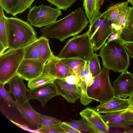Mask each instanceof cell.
Wrapping results in <instances>:
<instances>
[{"label":"cell","instance_id":"cell-1","mask_svg":"<svg viewBox=\"0 0 133 133\" xmlns=\"http://www.w3.org/2000/svg\"><path fill=\"white\" fill-rule=\"evenodd\" d=\"M89 22L83 9L79 7L64 18L41 29V36L63 42L81 32Z\"/></svg>","mask_w":133,"mask_h":133},{"label":"cell","instance_id":"cell-2","mask_svg":"<svg viewBox=\"0 0 133 133\" xmlns=\"http://www.w3.org/2000/svg\"><path fill=\"white\" fill-rule=\"evenodd\" d=\"M125 44L119 38L105 42L100 48L98 55L102 58L103 67L117 72L128 71L129 57Z\"/></svg>","mask_w":133,"mask_h":133},{"label":"cell","instance_id":"cell-3","mask_svg":"<svg viewBox=\"0 0 133 133\" xmlns=\"http://www.w3.org/2000/svg\"><path fill=\"white\" fill-rule=\"evenodd\" d=\"M8 48H25L37 40L36 32L28 22L16 17H7Z\"/></svg>","mask_w":133,"mask_h":133},{"label":"cell","instance_id":"cell-4","mask_svg":"<svg viewBox=\"0 0 133 133\" xmlns=\"http://www.w3.org/2000/svg\"><path fill=\"white\" fill-rule=\"evenodd\" d=\"M94 50L88 31L69 40L57 57L61 59L78 58L88 62L93 56Z\"/></svg>","mask_w":133,"mask_h":133},{"label":"cell","instance_id":"cell-5","mask_svg":"<svg viewBox=\"0 0 133 133\" xmlns=\"http://www.w3.org/2000/svg\"><path fill=\"white\" fill-rule=\"evenodd\" d=\"M110 69L103 67L100 73L94 77L92 84L88 87V97L103 104L111 100L115 96L110 80Z\"/></svg>","mask_w":133,"mask_h":133},{"label":"cell","instance_id":"cell-6","mask_svg":"<svg viewBox=\"0 0 133 133\" xmlns=\"http://www.w3.org/2000/svg\"><path fill=\"white\" fill-rule=\"evenodd\" d=\"M25 48L9 49L0 55V83L4 85L17 75L24 59Z\"/></svg>","mask_w":133,"mask_h":133},{"label":"cell","instance_id":"cell-7","mask_svg":"<svg viewBox=\"0 0 133 133\" xmlns=\"http://www.w3.org/2000/svg\"><path fill=\"white\" fill-rule=\"evenodd\" d=\"M88 31L96 51L101 48L110 35L116 33L115 24L105 17L103 13L92 25L89 26Z\"/></svg>","mask_w":133,"mask_h":133},{"label":"cell","instance_id":"cell-8","mask_svg":"<svg viewBox=\"0 0 133 133\" xmlns=\"http://www.w3.org/2000/svg\"><path fill=\"white\" fill-rule=\"evenodd\" d=\"M62 14V11L57 8L42 4L35 5L29 10L27 19L32 25L41 28L55 22Z\"/></svg>","mask_w":133,"mask_h":133},{"label":"cell","instance_id":"cell-9","mask_svg":"<svg viewBox=\"0 0 133 133\" xmlns=\"http://www.w3.org/2000/svg\"><path fill=\"white\" fill-rule=\"evenodd\" d=\"M46 63L39 59H23L17 70V75L29 82L44 72Z\"/></svg>","mask_w":133,"mask_h":133},{"label":"cell","instance_id":"cell-10","mask_svg":"<svg viewBox=\"0 0 133 133\" xmlns=\"http://www.w3.org/2000/svg\"><path fill=\"white\" fill-rule=\"evenodd\" d=\"M115 96L126 99L133 94V74L128 71L121 74L113 83Z\"/></svg>","mask_w":133,"mask_h":133},{"label":"cell","instance_id":"cell-11","mask_svg":"<svg viewBox=\"0 0 133 133\" xmlns=\"http://www.w3.org/2000/svg\"><path fill=\"white\" fill-rule=\"evenodd\" d=\"M59 94L69 103H74L80 98L81 91L78 85L67 82L64 79L56 78L53 83Z\"/></svg>","mask_w":133,"mask_h":133},{"label":"cell","instance_id":"cell-12","mask_svg":"<svg viewBox=\"0 0 133 133\" xmlns=\"http://www.w3.org/2000/svg\"><path fill=\"white\" fill-rule=\"evenodd\" d=\"M27 99L29 101L33 99L38 101L42 106L44 107L46 103L51 99L59 95L53 83L32 89L28 90Z\"/></svg>","mask_w":133,"mask_h":133},{"label":"cell","instance_id":"cell-13","mask_svg":"<svg viewBox=\"0 0 133 133\" xmlns=\"http://www.w3.org/2000/svg\"><path fill=\"white\" fill-rule=\"evenodd\" d=\"M82 117L85 118L95 133H108L110 128L99 114L92 108L87 107L79 112Z\"/></svg>","mask_w":133,"mask_h":133},{"label":"cell","instance_id":"cell-14","mask_svg":"<svg viewBox=\"0 0 133 133\" xmlns=\"http://www.w3.org/2000/svg\"><path fill=\"white\" fill-rule=\"evenodd\" d=\"M130 105L128 98L115 96L110 101L100 104L94 109L99 114H107L127 110Z\"/></svg>","mask_w":133,"mask_h":133},{"label":"cell","instance_id":"cell-15","mask_svg":"<svg viewBox=\"0 0 133 133\" xmlns=\"http://www.w3.org/2000/svg\"><path fill=\"white\" fill-rule=\"evenodd\" d=\"M35 0H0V6L8 14L15 16L30 8Z\"/></svg>","mask_w":133,"mask_h":133},{"label":"cell","instance_id":"cell-16","mask_svg":"<svg viewBox=\"0 0 133 133\" xmlns=\"http://www.w3.org/2000/svg\"><path fill=\"white\" fill-rule=\"evenodd\" d=\"M23 79L20 77L16 75L12 78L7 83L9 86V92L13 95L16 101L21 104L28 101L26 92L28 89Z\"/></svg>","mask_w":133,"mask_h":133},{"label":"cell","instance_id":"cell-17","mask_svg":"<svg viewBox=\"0 0 133 133\" xmlns=\"http://www.w3.org/2000/svg\"><path fill=\"white\" fill-rule=\"evenodd\" d=\"M44 72L58 78L64 79L70 75L61 59L55 56L46 63Z\"/></svg>","mask_w":133,"mask_h":133},{"label":"cell","instance_id":"cell-18","mask_svg":"<svg viewBox=\"0 0 133 133\" xmlns=\"http://www.w3.org/2000/svg\"><path fill=\"white\" fill-rule=\"evenodd\" d=\"M128 109L101 115L104 122L110 128L124 129L133 125V121L126 120L125 115Z\"/></svg>","mask_w":133,"mask_h":133},{"label":"cell","instance_id":"cell-19","mask_svg":"<svg viewBox=\"0 0 133 133\" xmlns=\"http://www.w3.org/2000/svg\"><path fill=\"white\" fill-rule=\"evenodd\" d=\"M15 104L16 108L19 111L21 117L29 124L34 126L42 125L39 113L33 109L28 101L23 104L15 101Z\"/></svg>","mask_w":133,"mask_h":133},{"label":"cell","instance_id":"cell-20","mask_svg":"<svg viewBox=\"0 0 133 133\" xmlns=\"http://www.w3.org/2000/svg\"><path fill=\"white\" fill-rule=\"evenodd\" d=\"M104 0H83V7L91 26L100 17V9Z\"/></svg>","mask_w":133,"mask_h":133},{"label":"cell","instance_id":"cell-21","mask_svg":"<svg viewBox=\"0 0 133 133\" xmlns=\"http://www.w3.org/2000/svg\"><path fill=\"white\" fill-rule=\"evenodd\" d=\"M129 3L127 1L116 4L112 3L103 14L105 17L111 21L116 25L120 15L128 6Z\"/></svg>","mask_w":133,"mask_h":133},{"label":"cell","instance_id":"cell-22","mask_svg":"<svg viewBox=\"0 0 133 133\" xmlns=\"http://www.w3.org/2000/svg\"><path fill=\"white\" fill-rule=\"evenodd\" d=\"M119 38L125 44L133 42V7L119 35Z\"/></svg>","mask_w":133,"mask_h":133},{"label":"cell","instance_id":"cell-23","mask_svg":"<svg viewBox=\"0 0 133 133\" xmlns=\"http://www.w3.org/2000/svg\"><path fill=\"white\" fill-rule=\"evenodd\" d=\"M61 60L68 70L70 75L77 76L80 70L86 62L83 59L76 58L63 59Z\"/></svg>","mask_w":133,"mask_h":133},{"label":"cell","instance_id":"cell-24","mask_svg":"<svg viewBox=\"0 0 133 133\" xmlns=\"http://www.w3.org/2000/svg\"><path fill=\"white\" fill-rule=\"evenodd\" d=\"M56 78L44 72L39 76L28 82V87L30 89H33L53 83Z\"/></svg>","mask_w":133,"mask_h":133},{"label":"cell","instance_id":"cell-25","mask_svg":"<svg viewBox=\"0 0 133 133\" xmlns=\"http://www.w3.org/2000/svg\"><path fill=\"white\" fill-rule=\"evenodd\" d=\"M4 10L0 6V43L6 49L8 48L7 17L4 15Z\"/></svg>","mask_w":133,"mask_h":133},{"label":"cell","instance_id":"cell-26","mask_svg":"<svg viewBox=\"0 0 133 133\" xmlns=\"http://www.w3.org/2000/svg\"><path fill=\"white\" fill-rule=\"evenodd\" d=\"M39 39L40 47V55L39 59L47 62L54 55L50 48L49 40L48 38L41 36Z\"/></svg>","mask_w":133,"mask_h":133},{"label":"cell","instance_id":"cell-27","mask_svg":"<svg viewBox=\"0 0 133 133\" xmlns=\"http://www.w3.org/2000/svg\"><path fill=\"white\" fill-rule=\"evenodd\" d=\"M63 122L73 127L79 131L80 133H95L89 125L87 121L83 117H82L81 119L79 120L71 119L69 122Z\"/></svg>","mask_w":133,"mask_h":133},{"label":"cell","instance_id":"cell-28","mask_svg":"<svg viewBox=\"0 0 133 133\" xmlns=\"http://www.w3.org/2000/svg\"><path fill=\"white\" fill-rule=\"evenodd\" d=\"M40 55L39 43V38L25 48L23 59H37Z\"/></svg>","mask_w":133,"mask_h":133},{"label":"cell","instance_id":"cell-29","mask_svg":"<svg viewBox=\"0 0 133 133\" xmlns=\"http://www.w3.org/2000/svg\"><path fill=\"white\" fill-rule=\"evenodd\" d=\"M132 7L127 6L120 15L116 25L117 33L119 35L122 28L125 25L131 10Z\"/></svg>","mask_w":133,"mask_h":133},{"label":"cell","instance_id":"cell-30","mask_svg":"<svg viewBox=\"0 0 133 133\" xmlns=\"http://www.w3.org/2000/svg\"><path fill=\"white\" fill-rule=\"evenodd\" d=\"M99 55L94 53L93 56L88 62L89 65V71L94 77L99 74L101 68L100 66L98 58Z\"/></svg>","mask_w":133,"mask_h":133},{"label":"cell","instance_id":"cell-31","mask_svg":"<svg viewBox=\"0 0 133 133\" xmlns=\"http://www.w3.org/2000/svg\"><path fill=\"white\" fill-rule=\"evenodd\" d=\"M4 85L0 83V97L4 102L10 107L16 108L15 101L12 98L10 93L5 89Z\"/></svg>","mask_w":133,"mask_h":133},{"label":"cell","instance_id":"cell-32","mask_svg":"<svg viewBox=\"0 0 133 133\" xmlns=\"http://www.w3.org/2000/svg\"><path fill=\"white\" fill-rule=\"evenodd\" d=\"M39 115L42 121V125L41 126L42 127H50L60 125L62 122L61 120L39 113Z\"/></svg>","mask_w":133,"mask_h":133},{"label":"cell","instance_id":"cell-33","mask_svg":"<svg viewBox=\"0 0 133 133\" xmlns=\"http://www.w3.org/2000/svg\"><path fill=\"white\" fill-rule=\"evenodd\" d=\"M58 9L66 11L77 0H46Z\"/></svg>","mask_w":133,"mask_h":133},{"label":"cell","instance_id":"cell-34","mask_svg":"<svg viewBox=\"0 0 133 133\" xmlns=\"http://www.w3.org/2000/svg\"><path fill=\"white\" fill-rule=\"evenodd\" d=\"M36 130L38 132L42 133H65L60 125L47 127L40 126Z\"/></svg>","mask_w":133,"mask_h":133},{"label":"cell","instance_id":"cell-35","mask_svg":"<svg viewBox=\"0 0 133 133\" xmlns=\"http://www.w3.org/2000/svg\"><path fill=\"white\" fill-rule=\"evenodd\" d=\"M68 83L72 84L78 85L79 78L77 76L72 75L66 77L64 79Z\"/></svg>","mask_w":133,"mask_h":133},{"label":"cell","instance_id":"cell-36","mask_svg":"<svg viewBox=\"0 0 133 133\" xmlns=\"http://www.w3.org/2000/svg\"><path fill=\"white\" fill-rule=\"evenodd\" d=\"M60 126L64 131L65 133H80L79 131L63 122H62Z\"/></svg>","mask_w":133,"mask_h":133},{"label":"cell","instance_id":"cell-37","mask_svg":"<svg viewBox=\"0 0 133 133\" xmlns=\"http://www.w3.org/2000/svg\"><path fill=\"white\" fill-rule=\"evenodd\" d=\"M89 72V63L88 62H86L84 66L80 70L78 76L79 78H82Z\"/></svg>","mask_w":133,"mask_h":133},{"label":"cell","instance_id":"cell-38","mask_svg":"<svg viewBox=\"0 0 133 133\" xmlns=\"http://www.w3.org/2000/svg\"><path fill=\"white\" fill-rule=\"evenodd\" d=\"M125 47L129 54V57L133 58V42L125 43Z\"/></svg>","mask_w":133,"mask_h":133},{"label":"cell","instance_id":"cell-39","mask_svg":"<svg viewBox=\"0 0 133 133\" xmlns=\"http://www.w3.org/2000/svg\"><path fill=\"white\" fill-rule=\"evenodd\" d=\"M84 79L88 87L90 86L93 83L94 77L91 73L89 72L85 76Z\"/></svg>","mask_w":133,"mask_h":133},{"label":"cell","instance_id":"cell-40","mask_svg":"<svg viewBox=\"0 0 133 133\" xmlns=\"http://www.w3.org/2000/svg\"><path fill=\"white\" fill-rule=\"evenodd\" d=\"M125 117L126 120L133 121V112H130L128 110L125 113Z\"/></svg>","mask_w":133,"mask_h":133},{"label":"cell","instance_id":"cell-41","mask_svg":"<svg viewBox=\"0 0 133 133\" xmlns=\"http://www.w3.org/2000/svg\"><path fill=\"white\" fill-rule=\"evenodd\" d=\"M119 34L116 33L112 34L108 37L107 39L108 40H114L117 39L118 38Z\"/></svg>","mask_w":133,"mask_h":133},{"label":"cell","instance_id":"cell-42","mask_svg":"<svg viewBox=\"0 0 133 133\" xmlns=\"http://www.w3.org/2000/svg\"><path fill=\"white\" fill-rule=\"evenodd\" d=\"M125 131L124 133H133V129L130 127L126 128L124 129Z\"/></svg>","mask_w":133,"mask_h":133},{"label":"cell","instance_id":"cell-43","mask_svg":"<svg viewBox=\"0 0 133 133\" xmlns=\"http://www.w3.org/2000/svg\"><path fill=\"white\" fill-rule=\"evenodd\" d=\"M6 49L4 46L0 43V55L3 53L4 52Z\"/></svg>","mask_w":133,"mask_h":133},{"label":"cell","instance_id":"cell-44","mask_svg":"<svg viewBox=\"0 0 133 133\" xmlns=\"http://www.w3.org/2000/svg\"><path fill=\"white\" fill-rule=\"evenodd\" d=\"M130 105H133V94L128 98Z\"/></svg>","mask_w":133,"mask_h":133},{"label":"cell","instance_id":"cell-45","mask_svg":"<svg viewBox=\"0 0 133 133\" xmlns=\"http://www.w3.org/2000/svg\"><path fill=\"white\" fill-rule=\"evenodd\" d=\"M128 111L133 112V105H130L128 109Z\"/></svg>","mask_w":133,"mask_h":133},{"label":"cell","instance_id":"cell-46","mask_svg":"<svg viewBox=\"0 0 133 133\" xmlns=\"http://www.w3.org/2000/svg\"><path fill=\"white\" fill-rule=\"evenodd\" d=\"M127 1L131 4L133 7V0H127Z\"/></svg>","mask_w":133,"mask_h":133}]
</instances>
